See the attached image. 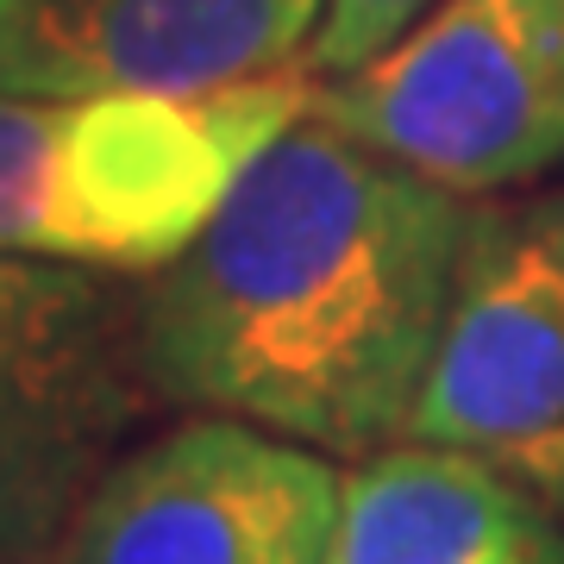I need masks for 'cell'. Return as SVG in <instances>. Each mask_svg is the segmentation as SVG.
Wrapping results in <instances>:
<instances>
[{
  "label": "cell",
  "instance_id": "obj_6",
  "mask_svg": "<svg viewBox=\"0 0 564 564\" xmlns=\"http://www.w3.org/2000/svg\"><path fill=\"white\" fill-rule=\"evenodd\" d=\"M339 496V458L232 414H188L107 464L51 564H326Z\"/></svg>",
  "mask_w": 564,
  "mask_h": 564
},
{
  "label": "cell",
  "instance_id": "obj_7",
  "mask_svg": "<svg viewBox=\"0 0 564 564\" xmlns=\"http://www.w3.org/2000/svg\"><path fill=\"white\" fill-rule=\"evenodd\" d=\"M326 0H0V95H214L307 63Z\"/></svg>",
  "mask_w": 564,
  "mask_h": 564
},
{
  "label": "cell",
  "instance_id": "obj_3",
  "mask_svg": "<svg viewBox=\"0 0 564 564\" xmlns=\"http://www.w3.org/2000/svg\"><path fill=\"white\" fill-rule=\"evenodd\" d=\"M307 113L458 195L527 188L564 170V0H440Z\"/></svg>",
  "mask_w": 564,
  "mask_h": 564
},
{
  "label": "cell",
  "instance_id": "obj_4",
  "mask_svg": "<svg viewBox=\"0 0 564 564\" xmlns=\"http://www.w3.org/2000/svg\"><path fill=\"white\" fill-rule=\"evenodd\" d=\"M151 408L132 276L0 251V564H51Z\"/></svg>",
  "mask_w": 564,
  "mask_h": 564
},
{
  "label": "cell",
  "instance_id": "obj_1",
  "mask_svg": "<svg viewBox=\"0 0 564 564\" xmlns=\"http://www.w3.org/2000/svg\"><path fill=\"white\" fill-rule=\"evenodd\" d=\"M484 195L295 120L176 263L139 282L158 402L358 464L408 440Z\"/></svg>",
  "mask_w": 564,
  "mask_h": 564
},
{
  "label": "cell",
  "instance_id": "obj_8",
  "mask_svg": "<svg viewBox=\"0 0 564 564\" xmlns=\"http://www.w3.org/2000/svg\"><path fill=\"white\" fill-rule=\"evenodd\" d=\"M326 564H564V514L470 452L395 440L345 470Z\"/></svg>",
  "mask_w": 564,
  "mask_h": 564
},
{
  "label": "cell",
  "instance_id": "obj_9",
  "mask_svg": "<svg viewBox=\"0 0 564 564\" xmlns=\"http://www.w3.org/2000/svg\"><path fill=\"white\" fill-rule=\"evenodd\" d=\"M440 0H326L314 44H307V69L314 76H345L358 63L383 57L389 44L402 39L414 20H426Z\"/></svg>",
  "mask_w": 564,
  "mask_h": 564
},
{
  "label": "cell",
  "instance_id": "obj_5",
  "mask_svg": "<svg viewBox=\"0 0 564 564\" xmlns=\"http://www.w3.org/2000/svg\"><path fill=\"white\" fill-rule=\"evenodd\" d=\"M408 440L496 464L564 514V188L484 202Z\"/></svg>",
  "mask_w": 564,
  "mask_h": 564
},
{
  "label": "cell",
  "instance_id": "obj_2",
  "mask_svg": "<svg viewBox=\"0 0 564 564\" xmlns=\"http://www.w3.org/2000/svg\"><path fill=\"white\" fill-rule=\"evenodd\" d=\"M307 107V63L214 95H0V251L158 276Z\"/></svg>",
  "mask_w": 564,
  "mask_h": 564
}]
</instances>
